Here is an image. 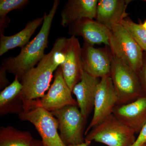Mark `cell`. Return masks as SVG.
I'll return each mask as SVG.
<instances>
[{
    "instance_id": "1",
    "label": "cell",
    "mask_w": 146,
    "mask_h": 146,
    "mask_svg": "<svg viewBox=\"0 0 146 146\" xmlns=\"http://www.w3.org/2000/svg\"><path fill=\"white\" fill-rule=\"evenodd\" d=\"M66 40L65 37L56 39L50 51L45 55L36 67L28 71L22 78L21 97L23 103L39 99L44 96L49 88L54 72L64 60L61 50Z\"/></svg>"
},
{
    "instance_id": "2",
    "label": "cell",
    "mask_w": 146,
    "mask_h": 146,
    "mask_svg": "<svg viewBox=\"0 0 146 146\" xmlns=\"http://www.w3.org/2000/svg\"><path fill=\"white\" fill-rule=\"evenodd\" d=\"M60 1L55 0L48 13H45L41 29L35 37L21 48L16 56H9L3 59L1 66L7 72L12 74L21 81L30 70L35 67L44 56L48 48V37L53 20L60 4Z\"/></svg>"
},
{
    "instance_id": "3",
    "label": "cell",
    "mask_w": 146,
    "mask_h": 146,
    "mask_svg": "<svg viewBox=\"0 0 146 146\" xmlns=\"http://www.w3.org/2000/svg\"><path fill=\"white\" fill-rule=\"evenodd\" d=\"M23 109L18 117L34 126L45 146H67L60 138L58 122L51 112L37 106L33 100L24 104Z\"/></svg>"
},
{
    "instance_id": "4",
    "label": "cell",
    "mask_w": 146,
    "mask_h": 146,
    "mask_svg": "<svg viewBox=\"0 0 146 146\" xmlns=\"http://www.w3.org/2000/svg\"><path fill=\"white\" fill-rule=\"evenodd\" d=\"M136 133L112 114L93 127L85 137V142L95 141L108 146H131Z\"/></svg>"
},
{
    "instance_id": "5",
    "label": "cell",
    "mask_w": 146,
    "mask_h": 146,
    "mask_svg": "<svg viewBox=\"0 0 146 146\" xmlns=\"http://www.w3.org/2000/svg\"><path fill=\"white\" fill-rule=\"evenodd\" d=\"M110 77L117 96V105L129 103L145 95L137 73L113 54Z\"/></svg>"
},
{
    "instance_id": "6",
    "label": "cell",
    "mask_w": 146,
    "mask_h": 146,
    "mask_svg": "<svg viewBox=\"0 0 146 146\" xmlns=\"http://www.w3.org/2000/svg\"><path fill=\"white\" fill-rule=\"evenodd\" d=\"M109 30V47L112 54L138 73L143 63V50L121 24L113 25Z\"/></svg>"
},
{
    "instance_id": "7",
    "label": "cell",
    "mask_w": 146,
    "mask_h": 146,
    "mask_svg": "<svg viewBox=\"0 0 146 146\" xmlns=\"http://www.w3.org/2000/svg\"><path fill=\"white\" fill-rule=\"evenodd\" d=\"M51 112L57 120L60 138L66 146L85 142L84 133L86 119L78 106H68Z\"/></svg>"
},
{
    "instance_id": "8",
    "label": "cell",
    "mask_w": 146,
    "mask_h": 146,
    "mask_svg": "<svg viewBox=\"0 0 146 146\" xmlns=\"http://www.w3.org/2000/svg\"><path fill=\"white\" fill-rule=\"evenodd\" d=\"M117 102V96L110 76L101 78L95 95L93 118L84 135L86 136L93 127L112 115Z\"/></svg>"
},
{
    "instance_id": "9",
    "label": "cell",
    "mask_w": 146,
    "mask_h": 146,
    "mask_svg": "<svg viewBox=\"0 0 146 146\" xmlns=\"http://www.w3.org/2000/svg\"><path fill=\"white\" fill-rule=\"evenodd\" d=\"M72 93L64 79L60 66L55 71L54 80L47 94L33 102L37 106L50 112H54L68 106H78L76 100L73 98Z\"/></svg>"
},
{
    "instance_id": "10",
    "label": "cell",
    "mask_w": 146,
    "mask_h": 146,
    "mask_svg": "<svg viewBox=\"0 0 146 146\" xmlns=\"http://www.w3.org/2000/svg\"><path fill=\"white\" fill-rule=\"evenodd\" d=\"M81 57L83 70L90 75L98 78L110 76L112 54L108 46L96 48L84 43Z\"/></svg>"
},
{
    "instance_id": "11",
    "label": "cell",
    "mask_w": 146,
    "mask_h": 146,
    "mask_svg": "<svg viewBox=\"0 0 146 146\" xmlns=\"http://www.w3.org/2000/svg\"><path fill=\"white\" fill-rule=\"evenodd\" d=\"M61 53L64 60L60 66L63 77L69 88L72 91L74 86L80 81L83 71L82 47L78 39L74 36L67 38Z\"/></svg>"
},
{
    "instance_id": "12",
    "label": "cell",
    "mask_w": 146,
    "mask_h": 146,
    "mask_svg": "<svg viewBox=\"0 0 146 146\" xmlns=\"http://www.w3.org/2000/svg\"><path fill=\"white\" fill-rule=\"evenodd\" d=\"M68 27L69 34L81 36L84 43L93 46L104 44L109 46L110 30L96 20L84 18L73 22Z\"/></svg>"
},
{
    "instance_id": "13",
    "label": "cell",
    "mask_w": 146,
    "mask_h": 146,
    "mask_svg": "<svg viewBox=\"0 0 146 146\" xmlns=\"http://www.w3.org/2000/svg\"><path fill=\"white\" fill-rule=\"evenodd\" d=\"M112 114L138 133L146 123V95L127 104L117 105Z\"/></svg>"
},
{
    "instance_id": "14",
    "label": "cell",
    "mask_w": 146,
    "mask_h": 146,
    "mask_svg": "<svg viewBox=\"0 0 146 146\" xmlns=\"http://www.w3.org/2000/svg\"><path fill=\"white\" fill-rule=\"evenodd\" d=\"M100 80L83 70L80 81L72 91L76 98L78 106L86 119L94 108L95 95Z\"/></svg>"
},
{
    "instance_id": "15",
    "label": "cell",
    "mask_w": 146,
    "mask_h": 146,
    "mask_svg": "<svg viewBox=\"0 0 146 146\" xmlns=\"http://www.w3.org/2000/svg\"><path fill=\"white\" fill-rule=\"evenodd\" d=\"M131 0H99L97 5L96 21L109 29L113 25L120 24L128 17V5Z\"/></svg>"
},
{
    "instance_id": "16",
    "label": "cell",
    "mask_w": 146,
    "mask_h": 146,
    "mask_svg": "<svg viewBox=\"0 0 146 146\" xmlns=\"http://www.w3.org/2000/svg\"><path fill=\"white\" fill-rule=\"evenodd\" d=\"M98 1V0H69L60 13V25L66 27L80 19L96 18Z\"/></svg>"
},
{
    "instance_id": "17",
    "label": "cell",
    "mask_w": 146,
    "mask_h": 146,
    "mask_svg": "<svg viewBox=\"0 0 146 146\" xmlns=\"http://www.w3.org/2000/svg\"><path fill=\"white\" fill-rule=\"evenodd\" d=\"M44 17L35 18L27 23L21 31L11 36L1 35L0 38V56H2L9 50L17 47L21 48L30 42L31 37L37 28L42 25Z\"/></svg>"
},
{
    "instance_id": "18",
    "label": "cell",
    "mask_w": 146,
    "mask_h": 146,
    "mask_svg": "<svg viewBox=\"0 0 146 146\" xmlns=\"http://www.w3.org/2000/svg\"><path fill=\"white\" fill-rule=\"evenodd\" d=\"M23 85L18 78L15 77L12 83L6 86L0 93L1 116L8 113L18 114L23 110V102L21 93Z\"/></svg>"
},
{
    "instance_id": "19",
    "label": "cell",
    "mask_w": 146,
    "mask_h": 146,
    "mask_svg": "<svg viewBox=\"0 0 146 146\" xmlns=\"http://www.w3.org/2000/svg\"><path fill=\"white\" fill-rule=\"evenodd\" d=\"M33 139L29 131L11 126L0 128V146H31Z\"/></svg>"
},
{
    "instance_id": "20",
    "label": "cell",
    "mask_w": 146,
    "mask_h": 146,
    "mask_svg": "<svg viewBox=\"0 0 146 146\" xmlns=\"http://www.w3.org/2000/svg\"><path fill=\"white\" fill-rule=\"evenodd\" d=\"M120 24L129 33L143 51L146 52V30L142 24L136 23L127 17Z\"/></svg>"
},
{
    "instance_id": "21",
    "label": "cell",
    "mask_w": 146,
    "mask_h": 146,
    "mask_svg": "<svg viewBox=\"0 0 146 146\" xmlns=\"http://www.w3.org/2000/svg\"><path fill=\"white\" fill-rule=\"evenodd\" d=\"M29 3L28 0H1L0 1V26L6 27L9 21L7 20V15L14 10H21Z\"/></svg>"
},
{
    "instance_id": "22",
    "label": "cell",
    "mask_w": 146,
    "mask_h": 146,
    "mask_svg": "<svg viewBox=\"0 0 146 146\" xmlns=\"http://www.w3.org/2000/svg\"><path fill=\"white\" fill-rule=\"evenodd\" d=\"M137 74L141 87L146 95V52H144L142 65Z\"/></svg>"
},
{
    "instance_id": "23",
    "label": "cell",
    "mask_w": 146,
    "mask_h": 146,
    "mask_svg": "<svg viewBox=\"0 0 146 146\" xmlns=\"http://www.w3.org/2000/svg\"><path fill=\"white\" fill-rule=\"evenodd\" d=\"M136 141L131 146H142L146 143V123L139 132Z\"/></svg>"
},
{
    "instance_id": "24",
    "label": "cell",
    "mask_w": 146,
    "mask_h": 146,
    "mask_svg": "<svg viewBox=\"0 0 146 146\" xmlns=\"http://www.w3.org/2000/svg\"><path fill=\"white\" fill-rule=\"evenodd\" d=\"M7 71L5 68L1 66L0 68V89L1 90L5 88L9 84V81L7 78Z\"/></svg>"
},
{
    "instance_id": "25",
    "label": "cell",
    "mask_w": 146,
    "mask_h": 146,
    "mask_svg": "<svg viewBox=\"0 0 146 146\" xmlns=\"http://www.w3.org/2000/svg\"><path fill=\"white\" fill-rule=\"evenodd\" d=\"M31 146H45L42 141L33 139Z\"/></svg>"
},
{
    "instance_id": "26",
    "label": "cell",
    "mask_w": 146,
    "mask_h": 146,
    "mask_svg": "<svg viewBox=\"0 0 146 146\" xmlns=\"http://www.w3.org/2000/svg\"><path fill=\"white\" fill-rule=\"evenodd\" d=\"M91 143H88V142H85L83 143L79 144V145H72L70 146H89L90 145Z\"/></svg>"
},
{
    "instance_id": "27",
    "label": "cell",
    "mask_w": 146,
    "mask_h": 146,
    "mask_svg": "<svg viewBox=\"0 0 146 146\" xmlns=\"http://www.w3.org/2000/svg\"><path fill=\"white\" fill-rule=\"evenodd\" d=\"M143 27L146 30V20L144 21V23L142 24Z\"/></svg>"
},
{
    "instance_id": "28",
    "label": "cell",
    "mask_w": 146,
    "mask_h": 146,
    "mask_svg": "<svg viewBox=\"0 0 146 146\" xmlns=\"http://www.w3.org/2000/svg\"><path fill=\"white\" fill-rule=\"evenodd\" d=\"M142 146H146V143L145 144H144V145H143Z\"/></svg>"
},
{
    "instance_id": "29",
    "label": "cell",
    "mask_w": 146,
    "mask_h": 146,
    "mask_svg": "<svg viewBox=\"0 0 146 146\" xmlns=\"http://www.w3.org/2000/svg\"><path fill=\"white\" fill-rule=\"evenodd\" d=\"M145 1V2H146V0H145V1Z\"/></svg>"
}]
</instances>
